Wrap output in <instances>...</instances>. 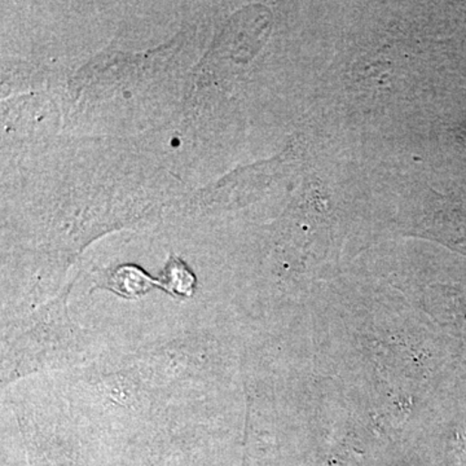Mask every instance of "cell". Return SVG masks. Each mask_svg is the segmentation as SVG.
Returning a JSON list of instances; mask_svg holds the SVG:
<instances>
[{"label": "cell", "mask_w": 466, "mask_h": 466, "mask_svg": "<svg viewBox=\"0 0 466 466\" xmlns=\"http://www.w3.org/2000/svg\"><path fill=\"white\" fill-rule=\"evenodd\" d=\"M153 285L162 288L161 283H156L137 267L124 266L119 267L115 274L110 276L108 288L110 290L116 291V294L135 299V297L142 296L152 289Z\"/></svg>", "instance_id": "cell-1"}, {"label": "cell", "mask_w": 466, "mask_h": 466, "mask_svg": "<svg viewBox=\"0 0 466 466\" xmlns=\"http://www.w3.org/2000/svg\"><path fill=\"white\" fill-rule=\"evenodd\" d=\"M455 137L460 146L466 150V122L456 128Z\"/></svg>", "instance_id": "cell-3"}, {"label": "cell", "mask_w": 466, "mask_h": 466, "mask_svg": "<svg viewBox=\"0 0 466 466\" xmlns=\"http://www.w3.org/2000/svg\"><path fill=\"white\" fill-rule=\"evenodd\" d=\"M161 283L162 288L174 296L191 297L195 291L196 279L183 262L171 257Z\"/></svg>", "instance_id": "cell-2"}]
</instances>
